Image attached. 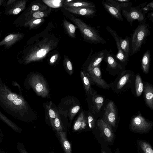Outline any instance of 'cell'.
I'll return each instance as SVG.
<instances>
[{
    "label": "cell",
    "instance_id": "cell-1",
    "mask_svg": "<svg viewBox=\"0 0 153 153\" xmlns=\"http://www.w3.org/2000/svg\"><path fill=\"white\" fill-rule=\"evenodd\" d=\"M61 39L58 28L52 22L31 41L24 58L25 63L42 61L56 50Z\"/></svg>",
    "mask_w": 153,
    "mask_h": 153
},
{
    "label": "cell",
    "instance_id": "cell-3",
    "mask_svg": "<svg viewBox=\"0 0 153 153\" xmlns=\"http://www.w3.org/2000/svg\"><path fill=\"white\" fill-rule=\"evenodd\" d=\"M67 12L64 13V15L79 28L83 37L84 41L92 44L104 45L106 43L105 40L95 27L90 26L81 19Z\"/></svg>",
    "mask_w": 153,
    "mask_h": 153
},
{
    "label": "cell",
    "instance_id": "cell-36",
    "mask_svg": "<svg viewBox=\"0 0 153 153\" xmlns=\"http://www.w3.org/2000/svg\"><path fill=\"white\" fill-rule=\"evenodd\" d=\"M130 74L126 73L118 81L117 85L118 89H121L128 81L130 77Z\"/></svg>",
    "mask_w": 153,
    "mask_h": 153
},
{
    "label": "cell",
    "instance_id": "cell-44",
    "mask_svg": "<svg viewBox=\"0 0 153 153\" xmlns=\"http://www.w3.org/2000/svg\"><path fill=\"white\" fill-rule=\"evenodd\" d=\"M117 1L120 2H129L130 0H116Z\"/></svg>",
    "mask_w": 153,
    "mask_h": 153
},
{
    "label": "cell",
    "instance_id": "cell-9",
    "mask_svg": "<svg viewBox=\"0 0 153 153\" xmlns=\"http://www.w3.org/2000/svg\"><path fill=\"white\" fill-rule=\"evenodd\" d=\"M116 119L115 105L113 102L111 101L107 104L105 109L103 120L112 130V128L115 126Z\"/></svg>",
    "mask_w": 153,
    "mask_h": 153
},
{
    "label": "cell",
    "instance_id": "cell-43",
    "mask_svg": "<svg viewBox=\"0 0 153 153\" xmlns=\"http://www.w3.org/2000/svg\"><path fill=\"white\" fill-rule=\"evenodd\" d=\"M146 6L153 10V1H152L149 2L148 4H146Z\"/></svg>",
    "mask_w": 153,
    "mask_h": 153
},
{
    "label": "cell",
    "instance_id": "cell-4",
    "mask_svg": "<svg viewBox=\"0 0 153 153\" xmlns=\"http://www.w3.org/2000/svg\"><path fill=\"white\" fill-rule=\"evenodd\" d=\"M150 34V26L149 24L146 22L139 24L132 36L130 55H133L140 51Z\"/></svg>",
    "mask_w": 153,
    "mask_h": 153
},
{
    "label": "cell",
    "instance_id": "cell-17",
    "mask_svg": "<svg viewBox=\"0 0 153 153\" xmlns=\"http://www.w3.org/2000/svg\"><path fill=\"white\" fill-rule=\"evenodd\" d=\"M144 94L147 105L152 110L153 109V89L152 85L147 84L144 87Z\"/></svg>",
    "mask_w": 153,
    "mask_h": 153
},
{
    "label": "cell",
    "instance_id": "cell-6",
    "mask_svg": "<svg viewBox=\"0 0 153 153\" xmlns=\"http://www.w3.org/2000/svg\"><path fill=\"white\" fill-rule=\"evenodd\" d=\"M29 82L38 95L44 98L48 96L49 91L45 81L42 76L37 74L32 75L29 79Z\"/></svg>",
    "mask_w": 153,
    "mask_h": 153
},
{
    "label": "cell",
    "instance_id": "cell-37",
    "mask_svg": "<svg viewBox=\"0 0 153 153\" xmlns=\"http://www.w3.org/2000/svg\"><path fill=\"white\" fill-rule=\"evenodd\" d=\"M52 103L51 101L49 104L46 106V108L48 110L49 119L51 123L56 118L57 111H55L52 107Z\"/></svg>",
    "mask_w": 153,
    "mask_h": 153
},
{
    "label": "cell",
    "instance_id": "cell-12",
    "mask_svg": "<svg viewBox=\"0 0 153 153\" xmlns=\"http://www.w3.org/2000/svg\"><path fill=\"white\" fill-rule=\"evenodd\" d=\"M67 12L85 17H93L96 15L95 8L69 7H63Z\"/></svg>",
    "mask_w": 153,
    "mask_h": 153
},
{
    "label": "cell",
    "instance_id": "cell-10",
    "mask_svg": "<svg viewBox=\"0 0 153 153\" xmlns=\"http://www.w3.org/2000/svg\"><path fill=\"white\" fill-rule=\"evenodd\" d=\"M93 50L91 49L87 59L88 62L87 71L89 72L100 64L104 60L108 51L106 49L97 51L92 54Z\"/></svg>",
    "mask_w": 153,
    "mask_h": 153
},
{
    "label": "cell",
    "instance_id": "cell-46",
    "mask_svg": "<svg viewBox=\"0 0 153 153\" xmlns=\"http://www.w3.org/2000/svg\"><path fill=\"white\" fill-rule=\"evenodd\" d=\"M21 151V153H27L25 150H22Z\"/></svg>",
    "mask_w": 153,
    "mask_h": 153
},
{
    "label": "cell",
    "instance_id": "cell-34",
    "mask_svg": "<svg viewBox=\"0 0 153 153\" xmlns=\"http://www.w3.org/2000/svg\"><path fill=\"white\" fill-rule=\"evenodd\" d=\"M138 144L144 153H153V150L151 146L147 142L140 140L138 141Z\"/></svg>",
    "mask_w": 153,
    "mask_h": 153
},
{
    "label": "cell",
    "instance_id": "cell-11",
    "mask_svg": "<svg viewBox=\"0 0 153 153\" xmlns=\"http://www.w3.org/2000/svg\"><path fill=\"white\" fill-rule=\"evenodd\" d=\"M100 64L88 72L91 81L104 89L109 88L108 85L102 78Z\"/></svg>",
    "mask_w": 153,
    "mask_h": 153
},
{
    "label": "cell",
    "instance_id": "cell-47",
    "mask_svg": "<svg viewBox=\"0 0 153 153\" xmlns=\"http://www.w3.org/2000/svg\"><path fill=\"white\" fill-rule=\"evenodd\" d=\"M3 1L1 0H0V5L3 2Z\"/></svg>",
    "mask_w": 153,
    "mask_h": 153
},
{
    "label": "cell",
    "instance_id": "cell-31",
    "mask_svg": "<svg viewBox=\"0 0 153 153\" xmlns=\"http://www.w3.org/2000/svg\"><path fill=\"white\" fill-rule=\"evenodd\" d=\"M48 7H49L45 4L39 2L35 3L31 6L28 15L35 12L46 10Z\"/></svg>",
    "mask_w": 153,
    "mask_h": 153
},
{
    "label": "cell",
    "instance_id": "cell-33",
    "mask_svg": "<svg viewBox=\"0 0 153 153\" xmlns=\"http://www.w3.org/2000/svg\"><path fill=\"white\" fill-rule=\"evenodd\" d=\"M63 62L66 71L70 75H72L73 72V66L71 60L67 56L64 55Z\"/></svg>",
    "mask_w": 153,
    "mask_h": 153
},
{
    "label": "cell",
    "instance_id": "cell-35",
    "mask_svg": "<svg viewBox=\"0 0 153 153\" xmlns=\"http://www.w3.org/2000/svg\"><path fill=\"white\" fill-rule=\"evenodd\" d=\"M52 127L57 131H62V127L60 117L58 113L55 119L51 123Z\"/></svg>",
    "mask_w": 153,
    "mask_h": 153
},
{
    "label": "cell",
    "instance_id": "cell-15",
    "mask_svg": "<svg viewBox=\"0 0 153 153\" xmlns=\"http://www.w3.org/2000/svg\"><path fill=\"white\" fill-rule=\"evenodd\" d=\"M104 60L106 62L107 67L111 70L121 69L122 66L111 50L108 51Z\"/></svg>",
    "mask_w": 153,
    "mask_h": 153
},
{
    "label": "cell",
    "instance_id": "cell-32",
    "mask_svg": "<svg viewBox=\"0 0 153 153\" xmlns=\"http://www.w3.org/2000/svg\"><path fill=\"white\" fill-rule=\"evenodd\" d=\"M48 56V63L51 65L56 64L60 57L59 53L56 50L51 52Z\"/></svg>",
    "mask_w": 153,
    "mask_h": 153
},
{
    "label": "cell",
    "instance_id": "cell-23",
    "mask_svg": "<svg viewBox=\"0 0 153 153\" xmlns=\"http://www.w3.org/2000/svg\"><path fill=\"white\" fill-rule=\"evenodd\" d=\"M62 23L63 27L69 36L72 38H75L77 27L68 21L65 18L63 19Z\"/></svg>",
    "mask_w": 153,
    "mask_h": 153
},
{
    "label": "cell",
    "instance_id": "cell-30",
    "mask_svg": "<svg viewBox=\"0 0 153 153\" xmlns=\"http://www.w3.org/2000/svg\"><path fill=\"white\" fill-rule=\"evenodd\" d=\"M27 1L21 0L18 2L15 7L11 10L10 13L14 15L17 14L25 8Z\"/></svg>",
    "mask_w": 153,
    "mask_h": 153
},
{
    "label": "cell",
    "instance_id": "cell-45",
    "mask_svg": "<svg viewBox=\"0 0 153 153\" xmlns=\"http://www.w3.org/2000/svg\"><path fill=\"white\" fill-rule=\"evenodd\" d=\"M16 1V0H9L7 2V5L10 4Z\"/></svg>",
    "mask_w": 153,
    "mask_h": 153
},
{
    "label": "cell",
    "instance_id": "cell-41",
    "mask_svg": "<svg viewBox=\"0 0 153 153\" xmlns=\"http://www.w3.org/2000/svg\"><path fill=\"white\" fill-rule=\"evenodd\" d=\"M141 10L142 12L145 15L147 13L148 11L150 10L153 11V10L149 8V7L145 6L142 7H140Z\"/></svg>",
    "mask_w": 153,
    "mask_h": 153
},
{
    "label": "cell",
    "instance_id": "cell-13",
    "mask_svg": "<svg viewBox=\"0 0 153 153\" xmlns=\"http://www.w3.org/2000/svg\"><path fill=\"white\" fill-rule=\"evenodd\" d=\"M106 28L107 31L114 38L116 42L118 49L117 52L115 55L116 58L120 63L124 64L126 63L128 60L126 57L125 54L120 47L118 38L119 36L117 35L116 32L111 28L110 26H106Z\"/></svg>",
    "mask_w": 153,
    "mask_h": 153
},
{
    "label": "cell",
    "instance_id": "cell-8",
    "mask_svg": "<svg viewBox=\"0 0 153 153\" xmlns=\"http://www.w3.org/2000/svg\"><path fill=\"white\" fill-rule=\"evenodd\" d=\"M102 4L105 10L114 18L123 21L121 7L118 1L116 0H106L102 1Z\"/></svg>",
    "mask_w": 153,
    "mask_h": 153
},
{
    "label": "cell",
    "instance_id": "cell-14",
    "mask_svg": "<svg viewBox=\"0 0 153 153\" xmlns=\"http://www.w3.org/2000/svg\"><path fill=\"white\" fill-rule=\"evenodd\" d=\"M97 126L105 140L111 142L114 138V135L112 130L102 119L98 120L97 123Z\"/></svg>",
    "mask_w": 153,
    "mask_h": 153
},
{
    "label": "cell",
    "instance_id": "cell-2",
    "mask_svg": "<svg viewBox=\"0 0 153 153\" xmlns=\"http://www.w3.org/2000/svg\"><path fill=\"white\" fill-rule=\"evenodd\" d=\"M0 101L7 108L22 115L27 112L28 109L27 104L22 97L12 92L5 85L1 83Z\"/></svg>",
    "mask_w": 153,
    "mask_h": 153
},
{
    "label": "cell",
    "instance_id": "cell-22",
    "mask_svg": "<svg viewBox=\"0 0 153 153\" xmlns=\"http://www.w3.org/2000/svg\"><path fill=\"white\" fill-rule=\"evenodd\" d=\"M104 99L100 96H95L93 97L92 99V110L94 113H98L100 111L103 105Z\"/></svg>",
    "mask_w": 153,
    "mask_h": 153
},
{
    "label": "cell",
    "instance_id": "cell-18",
    "mask_svg": "<svg viewBox=\"0 0 153 153\" xmlns=\"http://www.w3.org/2000/svg\"><path fill=\"white\" fill-rule=\"evenodd\" d=\"M63 6L69 7L95 8L96 5L93 2L74 0L72 1L64 4L63 7Z\"/></svg>",
    "mask_w": 153,
    "mask_h": 153
},
{
    "label": "cell",
    "instance_id": "cell-24",
    "mask_svg": "<svg viewBox=\"0 0 153 153\" xmlns=\"http://www.w3.org/2000/svg\"><path fill=\"white\" fill-rule=\"evenodd\" d=\"M57 132L65 152L71 153V145L66 138L65 132L62 131Z\"/></svg>",
    "mask_w": 153,
    "mask_h": 153
},
{
    "label": "cell",
    "instance_id": "cell-16",
    "mask_svg": "<svg viewBox=\"0 0 153 153\" xmlns=\"http://www.w3.org/2000/svg\"><path fill=\"white\" fill-rule=\"evenodd\" d=\"M24 36L22 34H11L6 36L0 42V46L5 45L9 47L21 39Z\"/></svg>",
    "mask_w": 153,
    "mask_h": 153
},
{
    "label": "cell",
    "instance_id": "cell-27",
    "mask_svg": "<svg viewBox=\"0 0 153 153\" xmlns=\"http://www.w3.org/2000/svg\"><path fill=\"white\" fill-rule=\"evenodd\" d=\"M45 21L44 18L31 19L27 21L25 25L32 29L41 25Z\"/></svg>",
    "mask_w": 153,
    "mask_h": 153
},
{
    "label": "cell",
    "instance_id": "cell-26",
    "mask_svg": "<svg viewBox=\"0 0 153 153\" xmlns=\"http://www.w3.org/2000/svg\"><path fill=\"white\" fill-rule=\"evenodd\" d=\"M87 119L83 112H82L79 115L74 125V129L77 131L84 129L86 126Z\"/></svg>",
    "mask_w": 153,
    "mask_h": 153
},
{
    "label": "cell",
    "instance_id": "cell-25",
    "mask_svg": "<svg viewBox=\"0 0 153 153\" xmlns=\"http://www.w3.org/2000/svg\"><path fill=\"white\" fill-rule=\"evenodd\" d=\"M52 11L51 8L49 7L46 10L40 11L33 13L28 15L27 21L29 20L44 18L47 17L50 14Z\"/></svg>",
    "mask_w": 153,
    "mask_h": 153
},
{
    "label": "cell",
    "instance_id": "cell-42",
    "mask_svg": "<svg viewBox=\"0 0 153 153\" xmlns=\"http://www.w3.org/2000/svg\"><path fill=\"white\" fill-rule=\"evenodd\" d=\"M147 17L149 19L153 22V12H152L149 13L147 15Z\"/></svg>",
    "mask_w": 153,
    "mask_h": 153
},
{
    "label": "cell",
    "instance_id": "cell-19",
    "mask_svg": "<svg viewBox=\"0 0 153 153\" xmlns=\"http://www.w3.org/2000/svg\"><path fill=\"white\" fill-rule=\"evenodd\" d=\"M119 42L121 48L126 58L128 60L131 54V48L129 38L126 36L124 39L119 36Z\"/></svg>",
    "mask_w": 153,
    "mask_h": 153
},
{
    "label": "cell",
    "instance_id": "cell-7",
    "mask_svg": "<svg viewBox=\"0 0 153 153\" xmlns=\"http://www.w3.org/2000/svg\"><path fill=\"white\" fill-rule=\"evenodd\" d=\"M152 126V123L147 121L141 114L133 117L130 124L131 131L139 133H145L148 132L150 130Z\"/></svg>",
    "mask_w": 153,
    "mask_h": 153
},
{
    "label": "cell",
    "instance_id": "cell-48",
    "mask_svg": "<svg viewBox=\"0 0 153 153\" xmlns=\"http://www.w3.org/2000/svg\"><path fill=\"white\" fill-rule=\"evenodd\" d=\"M119 151V149H117V150L116 151V153H118Z\"/></svg>",
    "mask_w": 153,
    "mask_h": 153
},
{
    "label": "cell",
    "instance_id": "cell-40",
    "mask_svg": "<svg viewBox=\"0 0 153 153\" xmlns=\"http://www.w3.org/2000/svg\"><path fill=\"white\" fill-rule=\"evenodd\" d=\"M88 122L89 128L92 129L95 126V120L93 116L91 114H89L88 117Z\"/></svg>",
    "mask_w": 153,
    "mask_h": 153
},
{
    "label": "cell",
    "instance_id": "cell-28",
    "mask_svg": "<svg viewBox=\"0 0 153 153\" xmlns=\"http://www.w3.org/2000/svg\"><path fill=\"white\" fill-rule=\"evenodd\" d=\"M135 85L136 94L139 97L142 94L144 88L142 79L139 74L137 75L136 77Z\"/></svg>",
    "mask_w": 153,
    "mask_h": 153
},
{
    "label": "cell",
    "instance_id": "cell-39",
    "mask_svg": "<svg viewBox=\"0 0 153 153\" xmlns=\"http://www.w3.org/2000/svg\"><path fill=\"white\" fill-rule=\"evenodd\" d=\"M0 118L4 121L8 125L10 126L13 128L17 130V128L16 126L10 120L2 114L0 112Z\"/></svg>",
    "mask_w": 153,
    "mask_h": 153
},
{
    "label": "cell",
    "instance_id": "cell-5",
    "mask_svg": "<svg viewBox=\"0 0 153 153\" xmlns=\"http://www.w3.org/2000/svg\"><path fill=\"white\" fill-rule=\"evenodd\" d=\"M122 15L131 26L133 22L137 20L139 24L146 22L145 15L141 11L140 5L134 7L131 6L121 9Z\"/></svg>",
    "mask_w": 153,
    "mask_h": 153
},
{
    "label": "cell",
    "instance_id": "cell-21",
    "mask_svg": "<svg viewBox=\"0 0 153 153\" xmlns=\"http://www.w3.org/2000/svg\"><path fill=\"white\" fill-rule=\"evenodd\" d=\"M151 59V53L149 49L145 52L141 60V68L143 71L146 74L148 73Z\"/></svg>",
    "mask_w": 153,
    "mask_h": 153
},
{
    "label": "cell",
    "instance_id": "cell-49",
    "mask_svg": "<svg viewBox=\"0 0 153 153\" xmlns=\"http://www.w3.org/2000/svg\"><path fill=\"white\" fill-rule=\"evenodd\" d=\"M101 153H106L104 150H102Z\"/></svg>",
    "mask_w": 153,
    "mask_h": 153
},
{
    "label": "cell",
    "instance_id": "cell-38",
    "mask_svg": "<svg viewBox=\"0 0 153 153\" xmlns=\"http://www.w3.org/2000/svg\"><path fill=\"white\" fill-rule=\"evenodd\" d=\"M80 108V106L76 105L73 107L70 110L69 113V116L71 120H72Z\"/></svg>",
    "mask_w": 153,
    "mask_h": 153
},
{
    "label": "cell",
    "instance_id": "cell-29",
    "mask_svg": "<svg viewBox=\"0 0 153 153\" xmlns=\"http://www.w3.org/2000/svg\"><path fill=\"white\" fill-rule=\"evenodd\" d=\"M64 0H42V2L48 7L57 8L63 6Z\"/></svg>",
    "mask_w": 153,
    "mask_h": 153
},
{
    "label": "cell",
    "instance_id": "cell-20",
    "mask_svg": "<svg viewBox=\"0 0 153 153\" xmlns=\"http://www.w3.org/2000/svg\"><path fill=\"white\" fill-rule=\"evenodd\" d=\"M80 76L86 92L88 94H92L91 87V81L88 72L82 71L80 72Z\"/></svg>",
    "mask_w": 153,
    "mask_h": 153
}]
</instances>
